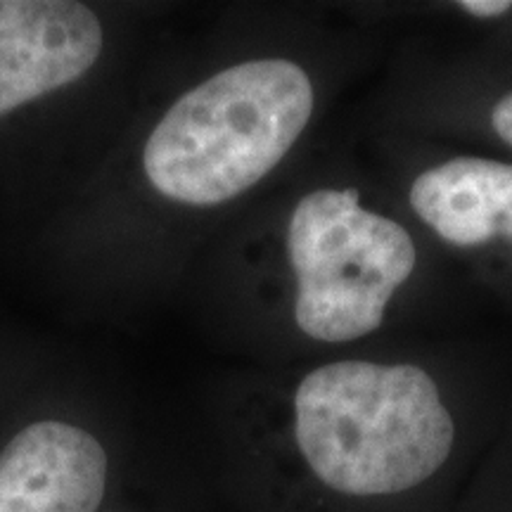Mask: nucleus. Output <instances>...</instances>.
<instances>
[{
	"instance_id": "1",
	"label": "nucleus",
	"mask_w": 512,
	"mask_h": 512,
	"mask_svg": "<svg viewBox=\"0 0 512 512\" xmlns=\"http://www.w3.org/2000/svg\"><path fill=\"white\" fill-rule=\"evenodd\" d=\"M294 439L320 484L361 501L430 482L451 458L456 422L420 366L335 361L299 382Z\"/></svg>"
},
{
	"instance_id": "2",
	"label": "nucleus",
	"mask_w": 512,
	"mask_h": 512,
	"mask_svg": "<svg viewBox=\"0 0 512 512\" xmlns=\"http://www.w3.org/2000/svg\"><path fill=\"white\" fill-rule=\"evenodd\" d=\"M316 93L304 67L252 60L178 98L143 152L147 181L188 207L242 195L283 162L309 124Z\"/></svg>"
},
{
	"instance_id": "3",
	"label": "nucleus",
	"mask_w": 512,
	"mask_h": 512,
	"mask_svg": "<svg viewBox=\"0 0 512 512\" xmlns=\"http://www.w3.org/2000/svg\"><path fill=\"white\" fill-rule=\"evenodd\" d=\"M297 280L294 320L316 342L375 332L418 264L413 235L361 204L356 188H320L297 202L287 226Z\"/></svg>"
},
{
	"instance_id": "4",
	"label": "nucleus",
	"mask_w": 512,
	"mask_h": 512,
	"mask_svg": "<svg viewBox=\"0 0 512 512\" xmlns=\"http://www.w3.org/2000/svg\"><path fill=\"white\" fill-rule=\"evenodd\" d=\"M102 27L74 0H0V117L69 86L98 62Z\"/></svg>"
},
{
	"instance_id": "5",
	"label": "nucleus",
	"mask_w": 512,
	"mask_h": 512,
	"mask_svg": "<svg viewBox=\"0 0 512 512\" xmlns=\"http://www.w3.org/2000/svg\"><path fill=\"white\" fill-rule=\"evenodd\" d=\"M105 486V448L67 422H34L0 453V512H95Z\"/></svg>"
},
{
	"instance_id": "6",
	"label": "nucleus",
	"mask_w": 512,
	"mask_h": 512,
	"mask_svg": "<svg viewBox=\"0 0 512 512\" xmlns=\"http://www.w3.org/2000/svg\"><path fill=\"white\" fill-rule=\"evenodd\" d=\"M408 200L418 219L460 249L496 238L512 245V164L456 157L422 171Z\"/></svg>"
},
{
	"instance_id": "7",
	"label": "nucleus",
	"mask_w": 512,
	"mask_h": 512,
	"mask_svg": "<svg viewBox=\"0 0 512 512\" xmlns=\"http://www.w3.org/2000/svg\"><path fill=\"white\" fill-rule=\"evenodd\" d=\"M491 126H494L496 136L512 147V91L503 95L491 110Z\"/></svg>"
},
{
	"instance_id": "8",
	"label": "nucleus",
	"mask_w": 512,
	"mask_h": 512,
	"mask_svg": "<svg viewBox=\"0 0 512 512\" xmlns=\"http://www.w3.org/2000/svg\"><path fill=\"white\" fill-rule=\"evenodd\" d=\"M460 10H465L467 15L479 17V19H494L501 15H508L512 10L510 0H463L458 3Z\"/></svg>"
}]
</instances>
